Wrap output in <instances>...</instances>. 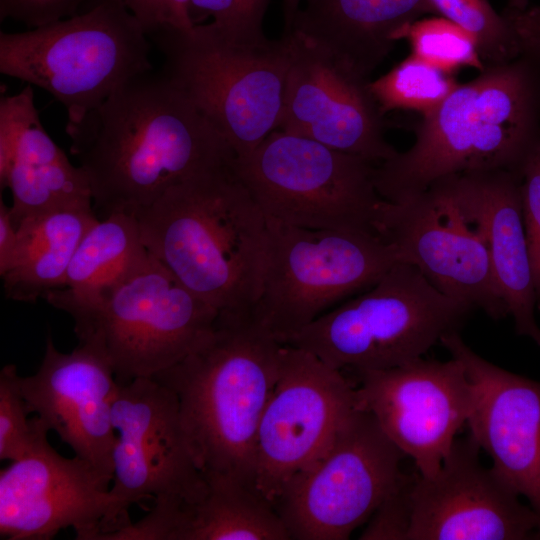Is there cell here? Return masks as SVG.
Here are the masks:
<instances>
[{
	"instance_id": "obj_1",
	"label": "cell",
	"mask_w": 540,
	"mask_h": 540,
	"mask_svg": "<svg viewBox=\"0 0 540 540\" xmlns=\"http://www.w3.org/2000/svg\"><path fill=\"white\" fill-rule=\"evenodd\" d=\"M70 153L86 173L95 212L137 215L168 188L234 163L232 148L162 71L127 82L79 121Z\"/></svg>"
},
{
	"instance_id": "obj_2",
	"label": "cell",
	"mask_w": 540,
	"mask_h": 540,
	"mask_svg": "<svg viewBox=\"0 0 540 540\" xmlns=\"http://www.w3.org/2000/svg\"><path fill=\"white\" fill-rule=\"evenodd\" d=\"M136 217L146 249L186 288L219 313L252 314L267 218L234 163L171 186Z\"/></svg>"
},
{
	"instance_id": "obj_3",
	"label": "cell",
	"mask_w": 540,
	"mask_h": 540,
	"mask_svg": "<svg viewBox=\"0 0 540 540\" xmlns=\"http://www.w3.org/2000/svg\"><path fill=\"white\" fill-rule=\"evenodd\" d=\"M414 142L380 163L375 185L400 203L450 175L519 172L540 137V69L523 56L486 66L414 124Z\"/></svg>"
},
{
	"instance_id": "obj_4",
	"label": "cell",
	"mask_w": 540,
	"mask_h": 540,
	"mask_svg": "<svg viewBox=\"0 0 540 540\" xmlns=\"http://www.w3.org/2000/svg\"><path fill=\"white\" fill-rule=\"evenodd\" d=\"M282 343L252 314L220 312L210 336L152 378L176 395L181 424L205 477L254 486L259 423L275 386Z\"/></svg>"
},
{
	"instance_id": "obj_5",
	"label": "cell",
	"mask_w": 540,
	"mask_h": 540,
	"mask_svg": "<svg viewBox=\"0 0 540 540\" xmlns=\"http://www.w3.org/2000/svg\"><path fill=\"white\" fill-rule=\"evenodd\" d=\"M151 41L122 0H96L74 16L0 32V72L53 96L79 121L135 77L153 70Z\"/></svg>"
},
{
	"instance_id": "obj_6",
	"label": "cell",
	"mask_w": 540,
	"mask_h": 540,
	"mask_svg": "<svg viewBox=\"0 0 540 540\" xmlns=\"http://www.w3.org/2000/svg\"><path fill=\"white\" fill-rule=\"evenodd\" d=\"M163 69L228 142L236 158L279 128L290 64V40H233L211 23L148 35Z\"/></svg>"
},
{
	"instance_id": "obj_7",
	"label": "cell",
	"mask_w": 540,
	"mask_h": 540,
	"mask_svg": "<svg viewBox=\"0 0 540 540\" xmlns=\"http://www.w3.org/2000/svg\"><path fill=\"white\" fill-rule=\"evenodd\" d=\"M472 310L415 266L397 262L365 292L280 342L341 371L384 370L422 358L442 336L459 331Z\"/></svg>"
},
{
	"instance_id": "obj_8",
	"label": "cell",
	"mask_w": 540,
	"mask_h": 540,
	"mask_svg": "<svg viewBox=\"0 0 540 540\" xmlns=\"http://www.w3.org/2000/svg\"><path fill=\"white\" fill-rule=\"evenodd\" d=\"M399 262L379 234L309 229L267 218V249L253 318L279 341L347 297L373 286Z\"/></svg>"
},
{
	"instance_id": "obj_9",
	"label": "cell",
	"mask_w": 540,
	"mask_h": 540,
	"mask_svg": "<svg viewBox=\"0 0 540 540\" xmlns=\"http://www.w3.org/2000/svg\"><path fill=\"white\" fill-rule=\"evenodd\" d=\"M376 164L309 138L273 131L234 168L266 218L309 229L377 233L384 199Z\"/></svg>"
},
{
	"instance_id": "obj_10",
	"label": "cell",
	"mask_w": 540,
	"mask_h": 540,
	"mask_svg": "<svg viewBox=\"0 0 540 540\" xmlns=\"http://www.w3.org/2000/svg\"><path fill=\"white\" fill-rule=\"evenodd\" d=\"M218 314L150 254L73 321L78 340L102 349L122 385L180 362L210 336Z\"/></svg>"
},
{
	"instance_id": "obj_11",
	"label": "cell",
	"mask_w": 540,
	"mask_h": 540,
	"mask_svg": "<svg viewBox=\"0 0 540 540\" xmlns=\"http://www.w3.org/2000/svg\"><path fill=\"white\" fill-rule=\"evenodd\" d=\"M404 456L375 417L357 407L276 503L291 539H348L397 485Z\"/></svg>"
},
{
	"instance_id": "obj_12",
	"label": "cell",
	"mask_w": 540,
	"mask_h": 540,
	"mask_svg": "<svg viewBox=\"0 0 540 540\" xmlns=\"http://www.w3.org/2000/svg\"><path fill=\"white\" fill-rule=\"evenodd\" d=\"M112 419V515L102 540L132 522L128 511L134 504L148 498L155 504H193L208 489L189 449L176 395L166 385L155 378L119 385Z\"/></svg>"
},
{
	"instance_id": "obj_13",
	"label": "cell",
	"mask_w": 540,
	"mask_h": 540,
	"mask_svg": "<svg viewBox=\"0 0 540 540\" xmlns=\"http://www.w3.org/2000/svg\"><path fill=\"white\" fill-rule=\"evenodd\" d=\"M356 408L355 386L341 370L283 344L278 377L257 431L255 488L276 507Z\"/></svg>"
},
{
	"instance_id": "obj_14",
	"label": "cell",
	"mask_w": 540,
	"mask_h": 540,
	"mask_svg": "<svg viewBox=\"0 0 540 540\" xmlns=\"http://www.w3.org/2000/svg\"><path fill=\"white\" fill-rule=\"evenodd\" d=\"M355 373L356 406L375 417L422 476H434L475 406V388L462 363L419 358Z\"/></svg>"
},
{
	"instance_id": "obj_15",
	"label": "cell",
	"mask_w": 540,
	"mask_h": 540,
	"mask_svg": "<svg viewBox=\"0 0 540 540\" xmlns=\"http://www.w3.org/2000/svg\"><path fill=\"white\" fill-rule=\"evenodd\" d=\"M376 228L399 262L415 266L443 294L492 319L508 315L484 240L439 181L404 202L384 200Z\"/></svg>"
},
{
	"instance_id": "obj_16",
	"label": "cell",
	"mask_w": 540,
	"mask_h": 540,
	"mask_svg": "<svg viewBox=\"0 0 540 540\" xmlns=\"http://www.w3.org/2000/svg\"><path fill=\"white\" fill-rule=\"evenodd\" d=\"M285 34L290 64L279 129L375 164L396 155L369 79L303 34Z\"/></svg>"
},
{
	"instance_id": "obj_17",
	"label": "cell",
	"mask_w": 540,
	"mask_h": 540,
	"mask_svg": "<svg viewBox=\"0 0 540 540\" xmlns=\"http://www.w3.org/2000/svg\"><path fill=\"white\" fill-rule=\"evenodd\" d=\"M468 434L456 439L438 472L412 474L407 540L540 539V520L530 505L479 457Z\"/></svg>"
},
{
	"instance_id": "obj_18",
	"label": "cell",
	"mask_w": 540,
	"mask_h": 540,
	"mask_svg": "<svg viewBox=\"0 0 540 540\" xmlns=\"http://www.w3.org/2000/svg\"><path fill=\"white\" fill-rule=\"evenodd\" d=\"M110 486L85 460L60 455L45 436L0 471V536L49 540L72 528L78 540H101L110 528Z\"/></svg>"
},
{
	"instance_id": "obj_19",
	"label": "cell",
	"mask_w": 540,
	"mask_h": 540,
	"mask_svg": "<svg viewBox=\"0 0 540 540\" xmlns=\"http://www.w3.org/2000/svg\"><path fill=\"white\" fill-rule=\"evenodd\" d=\"M20 384L29 412L112 483V409L119 384L102 349L82 340L63 353L48 336L38 370L21 376Z\"/></svg>"
},
{
	"instance_id": "obj_20",
	"label": "cell",
	"mask_w": 540,
	"mask_h": 540,
	"mask_svg": "<svg viewBox=\"0 0 540 540\" xmlns=\"http://www.w3.org/2000/svg\"><path fill=\"white\" fill-rule=\"evenodd\" d=\"M440 344L462 363L475 388L469 434L540 520V381L485 360L459 331L442 336Z\"/></svg>"
},
{
	"instance_id": "obj_21",
	"label": "cell",
	"mask_w": 540,
	"mask_h": 540,
	"mask_svg": "<svg viewBox=\"0 0 540 540\" xmlns=\"http://www.w3.org/2000/svg\"><path fill=\"white\" fill-rule=\"evenodd\" d=\"M438 181L484 240L497 289L513 319L515 332L540 347L519 172L472 171Z\"/></svg>"
},
{
	"instance_id": "obj_22",
	"label": "cell",
	"mask_w": 540,
	"mask_h": 540,
	"mask_svg": "<svg viewBox=\"0 0 540 540\" xmlns=\"http://www.w3.org/2000/svg\"><path fill=\"white\" fill-rule=\"evenodd\" d=\"M0 187L9 188L12 221L92 207L88 177L43 127L31 85L0 99Z\"/></svg>"
},
{
	"instance_id": "obj_23",
	"label": "cell",
	"mask_w": 540,
	"mask_h": 540,
	"mask_svg": "<svg viewBox=\"0 0 540 540\" xmlns=\"http://www.w3.org/2000/svg\"><path fill=\"white\" fill-rule=\"evenodd\" d=\"M427 14L429 0H306L290 29L321 44L361 76L371 73Z\"/></svg>"
},
{
	"instance_id": "obj_24",
	"label": "cell",
	"mask_w": 540,
	"mask_h": 540,
	"mask_svg": "<svg viewBox=\"0 0 540 540\" xmlns=\"http://www.w3.org/2000/svg\"><path fill=\"white\" fill-rule=\"evenodd\" d=\"M205 478L208 489L199 501L147 513L144 531L148 539H291L275 505L255 487L226 476Z\"/></svg>"
},
{
	"instance_id": "obj_25",
	"label": "cell",
	"mask_w": 540,
	"mask_h": 540,
	"mask_svg": "<svg viewBox=\"0 0 540 540\" xmlns=\"http://www.w3.org/2000/svg\"><path fill=\"white\" fill-rule=\"evenodd\" d=\"M150 256L137 217L116 212L88 230L69 264L65 287L44 299L72 319L94 307Z\"/></svg>"
},
{
	"instance_id": "obj_26",
	"label": "cell",
	"mask_w": 540,
	"mask_h": 540,
	"mask_svg": "<svg viewBox=\"0 0 540 540\" xmlns=\"http://www.w3.org/2000/svg\"><path fill=\"white\" fill-rule=\"evenodd\" d=\"M98 221L94 207L73 208L23 219L12 268L1 276L6 298L34 303L63 289L81 240Z\"/></svg>"
},
{
	"instance_id": "obj_27",
	"label": "cell",
	"mask_w": 540,
	"mask_h": 540,
	"mask_svg": "<svg viewBox=\"0 0 540 540\" xmlns=\"http://www.w3.org/2000/svg\"><path fill=\"white\" fill-rule=\"evenodd\" d=\"M460 83L453 72L411 54L393 69L369 82L382 115L394 110L421 116L435 109Z\"/></svg>"
},
{
	"instance_id": "obj_28",
	"label": "cell",
	"mask_w": 540,
	"mask_h": 540,
	"mask_svg": "<svg viewBox=\"0 0 540 540\" xmlns=\"http://www.w3.org/2000/svg\"><path fill=\"white\" fill-rule=\"evenodd\" d=\"M429 1L436 14L453 22L473 38L485 67L510 62L519 57L513 29L488 0Z\"/></svg>"
},
{
	"instance_id": "obj_29",
	"label": "cell",
	"mask_w": 540,
	"mask_h": 540,
	"mask_svg": "<svg viewBox=\"0 0 540 540\" xmlns=\"http://www.w3.org/2000/svg\"><path fill=\"white\" fill-rule=\"evenodd\" d=\"M402 39L409 41L413 54L447 71L471 67L480 72L485 68L473 38L444 17L415 21Z\"/></svg>"
},
{
	"instance_id": "obj_30",
	"label": "cell",
	"mask_w": 540,
	"mask_h": 540,
	"mask_svg": "<svg viewBox=\"0 0 540 540\" xmlns=\"http://www.w3.org/2000/svg\"><path fill=\"white\" fill-rule=\"evenodd\" d=\"M14 364L0 372V459L13 461L32 449L50 431L38 417L30 414Z\"/></svg>"
},
{
	"instance_id": "obj_31",
	"label": "cell",
	"mask_w": 540,
	"mask_h": 540,
	"mask_svg": "<svg viewBox=\"0 0 540 540\" xmlns=\"http://www.w3.org/2000/svg\"><path fill=\"white\" fill-rule=\"evenodd\" d=\"M270 0H191L189 14L194 25L211 19L223 35L237 41L256 43L267 37L263 20Z\"/></svg>"
},
{
	"instance_id": "obj_32",
	"label": "cell",
	"mask_w": 540,
	"mask_h": 540,
	"mask_svg": "<svg viewBox=\"0 0 540 540\" xmlns=\"http://www.w3.org/2000/svg\"><path fill=\"white\" fill-rule=\"evenodd\" d=\"M522 216L540 310V137L519 168Z\"/></svg>"
},
{
	"instance_id": "obj_33",
	"label": "cell",
	"mask_w": 540,
	"mask_h": 540,
	"mask_svg": "<svg viewBox=\"0 0 540 540\" xmlns=\"http://www.w3.org/2000/svg\"><path fill=\"white\" fill-rule=\"evenodd\" d=\"M412 474L403 473L397 485L377 507L360 534L362 540H407L411 521Z\"/></svg>"
},
{
	"instance_id": "obj_34",
	"label": "cell",
	"mask_w": 540,
	"mask_h": 540,
	"mask_svg": "<svg viewBox=\"0 0 540 540\" xmlns=\"http://www.w3.org/2000/svg\"><path fill=\"white\" fill-rule=\"evenodd\" d=\"M96 0H0V20L29 29L62 20L88 9Z\"/></svg>"
},
{
	"instance_id": "obj_35",
	"label": "cell",
	"mask_w": 540,
	"mask_h": 540,
	"mask_svg": "<svg viewBox=\"0 0 540 540\" xmlns=\"http://www.w3.org/2000/svg\"><path fill=\"white\" fill-rule=\"evenodd\" d=\"M148 35L163 29H191V0H122Z\"/></svg>"
},
{
	"instance_id": "obj_36",
	"label": "cell",
	"mask_w": 540,
	"mask_h": 540,
	"mask_svg": "<svg viewBox=\"0 0 540 540\" xmlns=\"http://www.w3.org/2000/svg\"><path fill=\"white\" fill-rule=\"evenodd\" d=\"M502 14L513 29L519 56L527 58L540 69V6L521 11L505 8Z\"/></svg>"
},
{
	"instance_id": "obj_37",
	"label": "cell",
	"mask_w": 540,
	"mask_h": 540,
	"mask_svg": "<svg viewBox=\"0 0 540 540\" xmlns=\"http://www.w3.org/2000/svg\"><path fill=\"white\" fill-rule=\"evenodd\" d=\"M18 236L10 206L0 199V275L8 272L15 261Z\"/></svg>"
},
{
	"instance_id": "obj_38",
	"label": "cell",
	"mask_w": 540,
	"mask_h": 540,
	"mask_svg": "<svg viewBox=\"0 0 540 540\" xmlns=\"http://www.w3.org/2000/svg\"><path fill=\"white\" fill-rule=\"evenodd\" d=\"M302 0H283L285 30L290 29Z\"/></svg>"
},
{
	"instance_id": "obj_39",
	"label": "cell",
	"mask_w": 540,
	"mask_h": 540,
	"mask_svg": "<svg viewBox=\"0 0 540 540\" xmlns=\"http://www.w3.org/2000/svg\"><path fill=\"white\" fill-rule=\"evenodd\" d=\"M529 5V0H507V9L525 10Z\"/></svg>"
}]
</instances>
